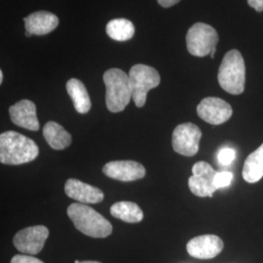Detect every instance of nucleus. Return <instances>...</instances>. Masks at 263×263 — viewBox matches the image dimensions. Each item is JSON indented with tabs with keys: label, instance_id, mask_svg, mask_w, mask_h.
<instances>
[{
	"label": "nucleus",
	"instance_id": "1",
	"mask_svg": "<svg viewBox=\"0 0 263 263\" xmlns=\"http://www.w3.org/2000/svg\"><path fill=\"white\" fill-rule=\"evenodd\" d=\"M39 148L35 141L17 132L0 135V162L5 165H22L36 159Z\"/></svg>",
	"mask_w": 263,
	"mask_h": 263
},
{
	"label": "nucleus",
	"instance_id": "2",
	"mask_svg": "<svg viewBox=\"0 0 263 263\" xmlns=\"http://www.w3.org/2000/svg\"><path fill=\"white\" fill-rule=\"evenodd\" d=\"M67 216L76 228L92 238H105L112 232L111 223L93 208L81 203L67 208Z\"/></svg>",
	"mask_w": 263,
	"mask_h": 263
},
{
	"label": "nucleus",
	"instance_id": "3",
	"mask_svg": "<svg viewBox=\"0 0 263 263\" xmlns=\"http://www.w3.org/2000/svg\"><path fill=\"white\" fill-rule=\"evenodd\" d=\"M106 89L105 103L110 112L123 111L132 99V89L129 76L119 68H110L104 74Z\"/></svg>",
	"mask_w": 263,
	"mask_h": 263
},
{
	"label": "nucleus",
	"instance_id": "4",
	"mask_svg": "<svg viewBox=\"0 0 263 263\" xmlns=\"http://www.w3.org/2000/svg\"><path fill=\"white\" fill-rule=\"evenodd\" d=\"M220 87L227 93L241 95L245 90L246 66L242 54L238 50L227 52L217 73Z\"/></svg>",
	"mask_w": 263,
	"mask_h": 263
},
{
	"label": "nucleus",
	"instance_id": "5",
	"mask_svg": "<svg viewBox=\"0 0 263 263\" xmlns=\"http://www.w3.org/2000/svg\"><path fill=\"white\" fill-rule=\"evenodd\" d=\"M132 99L136 106L142 107L146 103L147 93L161 82L158 71L152 66L138 64L132 66L129 72Z\"/></svg>",
	"mask_w": 263,
	"mask_h": 263
},
{
	"label": "nucleus",
	"instance_id": "6",
	"mask_svg": "<svg viewBox=\"0 0 263 263\" xmlns=\"http://www.w3.org/2000/svg\"><path fill=\"white\" fill-rule=\"evenodd\" d=\"M218 43V34L212 26L204 23H196L189 28L186 34L188 52L195 57L211 55Z\"/></svg>",
	"mask_w": 263,
	"mask_h": 263
},
{
	"label": "nucleus",
	"instance_id": "7",
	"mask_svg": "<svg viewBox=\"0 0 263 263\" xmlns=\"http://www.w3.org/2000/svg\"><path fill=\"white\" fill-rule=\"evenodd\" d=\"M202 132L193 123H183L176 127L173 133V148L180 155L191 157L197 154Z\"/></svg>",
	"mask_w": 263,
	"mask_h": 263
},
{
	"label": "nucleus",
	"instance_id": "8",
	"mask_svg": "<svg viewBox=\"0 0 263 263\" xmlns=\"http://www.w3.org/2000/svg\"><path fill=\"white\" fill-rule=\"evenodd\" d=\"M192 173L193 175L188 179L190 191L198 197H213L217 190L215 183L217 172L207 162L200 161L194 164Z\"/></svg>",
	"mask_w": 263,
	"mask_h": 263
},
{
	"label": "nucleus",
	"instance_id": "9",
	"mask_svg": "<svg viewBox=\"0 0 263 263\" xmlns=\"http://www.w3.org/2000/svg\"><path fill=\"white\" fill-rule=\"evenodd\" d=\"M48 236L49 230L46 226H30L19 231L14 237L13 243L20 253L35 255L42 251Z\"/></svg>",
	"mask_w": 263,
	"mask_h": 263
},
{
	"label": "nucleus",
	"instance_id": "10",
	"mask_svg": "<svg viewBox=\"0 0 263 263\" xmlns=\"http://www.w3.org/2000/svg\"><path fill=\"white\" fill-rule=\"evenodd\" d=\"M197 114L205 122L212 125H220L231 118L233 110L231 105L226 101L219 98L209 97L198 104Z\"/></svg>",
	"mask_w": 263,
	"mask_h": 263
},
{
	"label": "nucleus",
	"instance_id": "11",
	"mask_svg": "<svg viewBox=\"0 0 263 263\" xmlns=\"http://www.w3.org/2000/svg\"><path fill=\"white\" fill-rule=\"evenodd\" d=\"M104 175L120 181H134L145 177L146 171L141 163L131 160L111 161L104 165Z\"/></svg>",
	"mask_w": 263,
	"mask_h": 263
},
{
	"label": "nucleus",
	"instance_id": "12",
	"mask_svg": "<svg viewBox=\"0 0 263 263\" xmlns=\"http://www.w3.org/2000/svg\"><path fill=\"white\" fill-rule=\"evenodd\" d=\"M223 241L216 235L197 236L187 243L186 250L189 255L199 259H211L216 257L223 250Z\"/></svg>",
	"mask_w": 263,
	"mask_h": 263
},
{
	"label": "nucleus",
	"instance_id": "13",
	"mask_svg": "<svg viewBox=\"0 0 263 263\" xmlns=\"http://www.w3.org/2000/svg\"><path fill=\"white\" fill-rule=\"evenodd\" d=\"M10 118L15 125L29 131L39 130L36 106L29 100H22L9 108Z\"/></svg>",
	"mask_w": 263,
	"mask_h": 263
},
{
	"label": "nucleus",
	"instance_id": "14",
	"mask_svg": "<svg viewBox=\"0 0 263 263\" xmlns=\"http://www.w3.org/2000/svg\"><path fill=\"white\" fill-rule=\"evenodd\" d=\"M65 192L68 196L81 204H98L104 200V192L100 188L87 184L78 179L66 180Z\"/></svg>",
	"mask_w": 263,
	"mask_h": 263
},
{
	"label": "nucleus",
	"instance_id": "15",
	"mask_svg": "<svg viewBox=\"0 0 263 263\" xmlns=\"http://www.w3.org/2000/svg\"><path fill=\"white\" fill-rule=\"evenodd\" d=\"M26 31L31 35H45L59 26V18L47 11H38L24 18Z\"/></svg>",
	"mask_w": 263,
	"mask_h": 263
},
{
	"label": "nucleus",
	"instance_id": "16",
	"mask_svg": "<svg viewBox=\"0 0 263 263\" xmlns=\"http://www.w3.org/2000/svg\"><path fill=\"white\" fill-rule=\"evenodd\" d=\"M43 137L48 144L55 151L66 149L71 144V135L59 123L50 121L43 128Z\"/></svg>",
	"mask_w": 263,
	"mask_h": 263
},
{
	"label": "nucleus",
	"instance_id": "17",
	"mask_svg": "<svg viewBox=\"0 0 263 263\" xmlns=\"http://www.w3.org/2000/svg\"><path fill=\"white\" fill-rule=\"evenodd\" d=\"M66 87L76 111L81 114L89 112L92 104L85 85L79 79L71 78L66 82Z\"/></svg>",
	"mask_w": 263,
	"mask_h": 263
},
{
	"label": "nucleus",
	"instance_id": "18",
	"mask_svg": "<svg viewBox=\"0 0 263 263\" xmlns=\"http://www.w3.org/2000/svg\"><path fill=\"white\" fill-rule=\"evenodd\" d=\"M243 179L249 183H254L263 178V143L245 161Z\"/></svg>",
	"mask_w": 263,
	"mask_h": 263
},
{
	"label": "nucleus",
	"instance_id": "19",
	"mask_svg": "<svg viewBox=\"0 0 263 263\" xmlns=\"http://www.w3.org/2000/svg\"><path fill=\"white\" fill-rule=\"evenodd\" d=\"M111 216L128 223H138L143 219V212L139 205L129 201H121L110 207Z\"/></svg>",
	"mask_w": 263,
	"mask_h": 263
},
{
	"label": "nucleus",
	"instance_id": "20",
	"mask_svg": "<svg viewBox=\"0 0 263 263\" xmlns=\"http://www.w3.org/2000/svg\"><path fill=\"white\" fill-rule=\"evenodd\" d=\"M106 33L113 40L127 41L134 36L135 27L129 20H111L106 25Z\"/></svg>",
	"mask_w": 263,
	"mask_h": 263
},
{
	"label": "nucleus",
	"instance_id": "21",
	"mask_svg": "<svg viewBox=\"0 0 263 263\" xmlns=\"http://www.w3.org/2000/svg\"><path fill=\"white\" fill-rule=\"evenodd\" d=\"M233 179V175L230 172H219L217 173L215 179V183L217 189L226 187L231 183V180Z\"/></svg>",
	"mask_w": 263,
	"mask_h": 263
},
{
	"label": "nucleus",
	"instance_id": "22",
	"mask_svg": "<svg viewBox=\"0 0 263 263\" xmlns=\"http://www.w3.org/2000/svg\"><path fill=\"white\" fill-rule=\"evenodd\" d=\"M217 158H218V162L221 165L227 166L230 163H232L235 158V151L232 148H223L219 151Z\"/></svg>",
	"mask_w": 263,
	"mask_h": 263
},
{
	"label": "nucleus",
	"instance_id": "23",
	"mask_svg": "<svg viewBox=\"0 0 263 263\" xmlns=\"http://www.w3.org/2000/svg\"><path fill=\"white\" fill-rule=\"evenodd\" d=\"M11 263H44L41 261L40 259L35 258L31 255H28V254H17L15 255L12 259H11Z\"/></svg>",
	"mask_w": 263,
	"mask_h": 263
},
{
	"label": "nucleus",
	"instance_id": "24",
	"mask_svg": "<svg viewBox=\"0 0 263 263\" xmlns=\"http://www.w3.org/2000/svg\"><path fill=\"white\" fill-rule=\"evenodd\" d=\"M248 4L257 12L263 11V0H248Z\"/></svg>",
	"mask_w": 263,
	"mask_h": 263
},
{
	"label": "nucleus",
	"instance_id": "25",
	"mask_svg": "<svg viewBox=\"0 0 263 263\" xmlns=\"http://www.w3.org/2000/svg\"><path fill=\"white\" fill-rule=\"evenodd\" d=\"M179 1L180 0H157L159 5H161L164 8H170L174 5H176L177 3H179Z\"/></svg>",
	"mask_w": 263,
	"mask_h": 263
},
{
	"label": "nucleus",
	"instance_id": "26",
	"mask_svg": "<svg viewBox=\"0 0 263 263\" xmlns=\"http://www.w3.org/2000/svg\"><path fill=\"white\" fill-rule=\"evenodd\" d=\"M76 263H101L99 261H92V260H86V261H79V260H76Z\"/></svg>",
	"mask_w": 263,
	"mask_h": 263
},
{
	"label": "nucleus",
	"instance_id": "27",
	"mask_svg": "<svg viewBox=\"0 0 263 263\" xmlns=\"http://www.w3.org/2000/svg\"><path fill=\"white\" fill-rule=\"evenodd\" d=\"M216 48H214L213 49V51H212V53H211V55H210V57L212 58V59H214L215 58V54H216Z\"/></svg>",
	"mask_w": 263,
	"mask_h": 263
},
{
	"label": "nucleus",
	"instance_id": "28",
	"mask_svg": "<svg viewBox=\"0 0 263 263\" xmlns=\"http://www.w3.org/2000/svg\"><path fill=\"white\" fill-rule=\"evenodd\" d=\"M2 82H3V71L0 70V83L2 84Z\"/></svg>",
	"mask_w": 263,
	"mask_h": 263
}]
</instances>
